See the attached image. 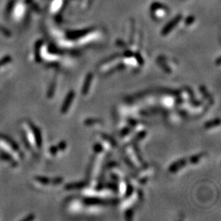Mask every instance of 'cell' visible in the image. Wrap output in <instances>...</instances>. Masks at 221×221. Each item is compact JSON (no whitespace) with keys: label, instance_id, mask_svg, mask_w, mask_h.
<instances>
[{"label":"cell","instance_id":"cell-2","mask_svg":"<svg viewBox=\"0 0 221 221\" xmlns=\"http://www.w3.org/2000/svg\"><path fill=\"white\" fill-rule=\"evenodd\" d=\"M91 80H92V74H89L88 75V77L86 79V82H85V85L83 88V93H86V92L88 91V87L89 85V83L91 82Z\"/></svg>","mask_w":221,"mask_h":221},{"label":"cell","instance_id":"cell-3","mask_svg":"<svg viewBox=\"0 0 221 221\" xmlns=\"http://www.w3.org/2000/svg\"><path fill=\"white\" fill-rule=\"evenodd\" d=\"M0 32L3 34V35H7V36L10 35V33L8 32V30L2 26H0Z\"/></svg>","mask_w":221,"mask_h":221},{"label":"cell","instance_id":"cell-1","mask_svg":"<svg viewBox=\"0 0 221 221\" xmlns=\"http://www.w3.org/2000/svg\"><path fill=\"white\" fill-rule=\"evenodd\" d=\"M73 98H74V93H73V92H71V93L68 94V96H67L66 102H65V103L63 105L62 109V112H66V110H67V108H68L69 105H70V102H71Z\"/></svg>","mask_w":221,"mask_h":221}]
</instances>
